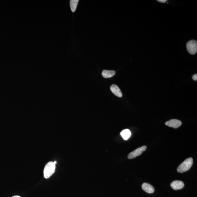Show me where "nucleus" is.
<instances>
[{
  "label": "nucleus",
  "instance_id": "nucleus-1",
  "mask_svg": "<svg viewBox=\"0 0 197 197\" xmlns=\"http://www.w3.org/2000/svg\"><path fill=\"white\" fill-rule=\"evenodd\" d=\"M193 159L192 157H189L181 163L177 168V172L183 173L187 171L192 166Z\"/></svg>",
  "mask_w": 197,
  "mask_h": 197
},
{
  "label": "nucleus",
  "instance_id": "nucleus-2",
  "mask_svg": "<svg viewBox=\"0 0 197 197\" xmlns=\"http://www.w3.org/2000/svg\"><path fill=\"white\" fill-rule=\"evenodd\" d=\"M56 164L54 162L50 161L46 164L44 170V176L45 179H48L54 173Z\"/></svg>",
  "mask_w": 197,
  "mask_h": 197
},
{
  "label": "nucleus",
  "instance_id": "nucleus-3",
  "mask_svg": "<svg viewBox=\"0 0 197 197\" xmlns=\"http://www.w3.org/2000/svg\"><path fill=\"white\" fill-rule=\"evenodd\" d=\"M186 49L190 54L195 55L197 52V42L195 40H190L186 43Z\"/></svg>",
  "mask_w": 197,
  "mask_h": 197
},
{
  "label": "nucleus",
  "instance_id": "nucleus-4",
  "mask_svg": "<svg viewBox=\"0 0 197 197\" xmlns=\"http://www.w3.org/2000/svg\"><path fill=\"white\" fill-rule=\"evenodd\" d=\"M147 149V147L146 146H143L136 149L134 151L131 152L128 155V158L129 159L136 158V157L139 156L143 152L146 150Z\"/></svg>",
  "mask_w": 197,
  "mask_h": 197
},
{
  "label": "nucleus",
  "instance_id": "nucleus-5",
  "mask_svg": "<svg viewBox=\"0 0 197 197\" xmlns=\"http://www.w3.org/2000/svg\"><path fill=\"white\" fill-rule=\"evenodd\" d=\"M165 125L170 127L177 129L182 124V122L180 120H176V119H172L166 122L165 123Z\"/></svg>",
  "mask_w": 197,
  "mask_h": 197
},
{
  "label": "nucleus",
  "instance_id": "nucleus-6",
  "mask_svg": "<svg viewBox=\"0 0 197 197\" xmlns=\"http://www.w3.org/2000/svg\"><path fill=\"white\" fill-rule=\"evenodd\" d=\"M170 186L174 190H179L184 187V184L182 181L174 180L171 183Z\"/></svg>",
  "mask_w": 197,
  "mask_h": 197
},
{
  "label": "nucleus",
  "instance_id": "nucleus-7",
  "mask_svg": "<svg viewBox=\"0 0 197 197\" xmlns=\"http://www.w3.org/2000/svg\"><path fill=\"white\" fill-rule=\"evenodd\" d=\"M110 89L112 93L119 98H121L122 96V92L116 85L113 84L110 86Z\"/></svg>",
  "mask_w": 197,
  "mask_h": 197
},
{
  "label": "nucleus",
  "instance_id": "nucleus-8",
  "mask_svg": "<svg viewBox=\"0 0 197 197\" xmlns=\"http://www.w3.org/2000/svg\"><path fill=\"white\" fill-rule=\"evenodd\" d=\"M142 188L143 191L149 193H152L155 191L153 186L148 183H143L142 186Z\"/></svg>",
  "mask_w": 197,
  "mask_h": 197
},
{
  "label": "nucleus",
  "instance_id": "nucleus-9",
  "mask_svg": "<svg viewBox=\"0 0 197 197\" xmlns=\"http://www.w3.org/2000/svg\"><path fill=\"white\" fill-rule=\"evenodd\" d=\"M102 75L105 78H108L113 77L115 74L114 70H104L102 72Z\"/></svg>",
  "mask_w": 197,
  "mask_h": 197
},
{
  "label": "nucleus",
  "instance_id": "nucleus-10",
  "mask_svg": "<svg viewBox=\"0 0 197 197\" xmlns=\"http://www.w3.org/2000/svg\"><path fill=\"white\" fill-rule=\"evenodd\" d=\"M131 132L129 129H126L122 131L120 133L121 136L125 140H127L130 137Z\"/></svg>",
  "mask_w": 197,
  "mask_h": 197
},
{
  "label": "nucleus",
  "instance_id": "nucleus-11",
  "mask_svg": "<svg viewBox=\"0 0 197 197\" xmlns=\"http://www.w3.org/2000/svg\"><path fill=\"white\" fill-rule=\"evenodd\" d=\"M79 2V0H70V9L72 12L75 11Z\"/></svg>",
  "mask_w": 197,
  "mask_h": 197
},
{
  "label": "nucleus",
  "instance_id": "nucleus-12",
  "mask_svg": "<svg viewBox=\"0 0 197 197\" xmlns=\"http://www.w3.org/2000/svg\"><path fill=\"white\" fill-rule=\"evenodd\" d=\"M192 79L193 80L195 81H197V74H195V75L192 76Z\"/></svg>",
  "mask_w": 197,
  "mask_h": 197
},
{
  "label": "nucleus",
  "instance_id": "nucleus-13",
  "mask_svg": "<svg viewBox=\"0 0 197 197\" xmlns=\"http://www.w3.org/2000/svg\"><path fill=\"white\" fill-rule=\"evenodd\" d=\"M157 1L158 2H160V3H165L167 1V0H158Z\"/></svg>",
  "mask_w": 197,
  "mask_h": 197
},
{
  "label": "nucleus",
  "instance_id": "nucleus-14",
  "mask_svg": "<svg viewBox=\"0 0 197 197\" xmlns=\"http://www.w3.org/2000/svg\"><path fill=\"white\" fill-rule=\"evenodd\" d=\"M12 197H20L19 196H17V195H15V196H14Z\"/></svg>",
  "mask_w": 197,
  "mask_h": 197
}]
</instances>
